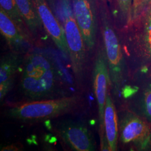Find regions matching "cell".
Segmentation results:
<instances>
[{"mask_svg":"<svg viewBox=\"0 0 151 151\" xmlns=\"http://www.w3.org/2000/svg\"><path fill=\"white\" fill-rule=\"evenodd\" d=\"M59 76L56 65L47 54L33 52L22 62L20 89L25 96L40 100L50 96L58 88Z\"/></svg>","mask_w":151,"mask_h":151,"instance_id":"cell-1","label":"cell"},{"mask_svg":"<svg viewBox=\"0 0 151 151\" xmlns=\"http://www.w3.org/2000/svg\"><path fill=\"white\" fill-rule=\"evenodd\" d=\"M99 11L102 25L104 49L108 63L110 85L115 93L123 89L126 80V68L118 36L110 19L104 2H100Z\"/></svg>","mask_w":151,"mask_h":151,"instance_id":"cell-2","label":"cell"},{"mask_svg":"<svg viewBox=\"0 0 151 151\" xmlns=\"http://www.w3.org/2000/svg\"><path fill=\"white\" fill-rule=\"evenodd\" d=\"M78 101V97L76 96L32 101L9 108L6 114L10 118L24 123L39 122L70 112L77 106Z\"/></svg>","mask_w":151,"mask_h":151,"instance_id":"cell-3","label":"cell"},{"mask_svg":"<svg viewBox=\"0 0 151 151\" xmlns=\"http://www.w3.org/2000/svg\"><path fill=\"white\" fill-rule=\"evenodd\" d=\"M64 30L72 69L76 79L81 82L86 65V44L72 10L69 0H61Z\"/></svg>","mask_w":151,"mask_h":151,"instance_id":"cell-4","label":"cell"},{"mask_svg":"<svg viewBox=\"0 0 151 151\" xmlns=\"http://www.w3.org/2000/svg\"><path fill=\"white\" fill-rule=\"evenodd\" d=\"M121 143L137 151L151 149V126L132 111H127L119 121Z\"/></svg>","mask_w":151,"mask_h":151,"instance_id":"cell-5","label":"cell"},{"mask_svg":"<svg viewBox=\"0 0 151 151\" xmlns=\"http://www.w3.org/2000/svg\"><path fill=\"white\" fill-rule=\"evenodd\" d=\"M109 85H110V80L106 54L104 48L101 47L97 51L95 60L93 71V88L98 105L101 151H110L104 127V110Z\"/></svg>","mask_w":151,"mask_h":151,"instance_id":"cell-6","label":"cell"},{"mask_svg":"<svg viewBox=\"0 0 151 151\" xmlns=\"http://www.w3.org/2000/svg\"><path fill=\"white\" fill-rule=\"evenodd\" d=\"M146 9L142 20L135 26L131 50L134 70L142 73L151 67V1Z\"/></svg>","mask_w":151,"mask_h":151,"instance_id":"cell-7","label":"cell"},{"mask_svg":"<svg viewBox=\"0 0 151 151\" xmlns=\"http://www.w3.org/2000/svg\"><path fill=\"white\" fill-rule=\"evenodd\" d=\"M73 15L89 50L94 48L97 30V0H72Z\"/></svg>","mask_w":151,"mask_h":151,"instance_id":"cell-8","label":"cell"},{"mask_svg":"<svg viewBox=\"0 0 151 151\" xmlns=\"http://www.w3.org/2000/svg\"><path fill=\"white\" fill-rule=\"evenodd\" d=\"M56 132L66 145L76 151H93L95 144L91 133L85 125L70 120L61 121Z\"/></svg>","mask_w":151,"mask_h":151,"instance_id":"cell-9","label":"cell"},{"mask_svg":"<svg viewBox=\"0 0 151 151\" xmlns=\"http://www.w3.org/2000/svg\"><path fill=\"white\" fill-rule=\"evenodd\" d=\"M44 29L65 57L68 56L64 27L52 11L47 0H32Z\"/></svg>","mask_w":151,"mask_h":151,"instance_id":"cell-10","label":"cell"},{"mask_svg":"<svg viewBox=\"0 0 151 151\" xmlns=\"http://www.w3.org/2000/svg\"><path fill=\"white\" fill-rule=\"evenodd\" d=\"M0 30L12 52L25 53L30 45L27 37L5 11L0 8Z\"/></svg>","mask_w":151,"mask_h":151,"instance_id":"cell-11","label":"cell"},{"mask_svg":"<svg viewBox=\"0 0 151 151\" xmlns=\"http://www.w3.org/2000/svg\"><path fill=\"white\" fill-rule=\"evenodd\" d=\"M22 62L20 53L12 51L2 57L0 62V100L1 102L12 89L16 73Z\"/></svg>","mask_w":151,"mask_h":151,"instance_id":"cell-12","label":"cell"},{"mask_svg":"<svg viewBox=\"0 0 151 151\" xmlns=\"http://www.w3.org/2000/svg\"><path fill=\"white\" fill-rule=\"evenodd\" d=\"M104 127L110 151H116L119 138L118 117L111 97L109 93L104 110Z\"/></svg>","mask_w":151,"mask_h":151,"instance_id":"cell-13","label":"cell"},{"mask_svg":"<svg viewBox=\"0 0 151 151\" xmlns=\"http://www.w3.org/2000/svg\"><path fill=\"white\" fill-rule=\"evenodd\" d=\"M17 7L32 35H38L44 28L32 0H15Z\"/></svg>","mask_w":151,"mask_h":151,"instance_id":"cell-14","label":"cell"},{"mask_svg":"<svg viewBox=\"0 0 151 151\" xmlns=\"http://www.w3.org/2000/svg\"><path fill=\"white\" fill-rule=\"evenodd\" d=\"M137 97V115L151 126V81L142 87Z\"/></svg>","mask_w":151,"mask_h":151,"instance_id":"cell-15","label":"cell"},{"mask_svg":"<svg viewBox=\"0 0 151 151\" xmlns=\"http://www.w3.org/2000/svg\"><path fill=\"white\" fill-rule=\"evenodd\" d=\"M0 6L1 9L5 11L6 14L15 22L22 32L30 38L31 33L22 17L15 0H0Z\"/></svg>","mask_w":151,"mask_h":151,"instance_id":"cell-16","label":"cell"},{"mask_svg":"<svg viewBox=\"0 0 151 151\" xmlns=\"http://www.w3.org/2000/svg\"><path fill=\"white\" fill-rule=\"evenodd\" d=\"M119 18L124 27L132 24V10L133 0H116Z\"/></svg>","mask_w":151,"mask_h":151,"instance_id":"cell-17","label":"cell"},{"mask_svg":"<svg viewBox=\"0 0 151 151\" xmlns=\"http://www.w3.org/2000/svg\"><path fill=\"white\" fill-rule=\"evenodd\" d=\"M143 0H133L132 10V24L135 22L139 16V10Z\"/></svg>","mask_w":151,"mask_h":151,"instance_id":"cell-18","label":"cell"},{"mask_svg":"<svg viewBox=\"0 0 151 151\" xmlns=\"http://www.w3.org/2000/svg\"><path fill=\"white\" fill-rule=\"evenodd\" d=\"M2 151H20V148L14 145L5 146L1 149Z\"/></svg>","mask_w":151,"mask_h":151,"instance_id":"cell-19","label":"cell"},{"mask_svg":"<svg viewBox=\"0 0 151 151\" xmlns=\"http://www.w3.org/2000/svg\"><path fill=\"white\" fill-rule=\"evenodd\" d=\"M109 1H111V0H109Z\"/></svg>","mask_w":151,"mask_h":151,"instance_id":"cell-20","label":"cell"}]
</instances>
